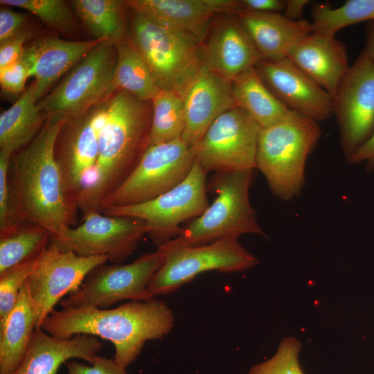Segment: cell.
<instances>
[{"instance_id": "27", "label": "cell", "mask_w": 374, "mask_h": 374, "mask_svg": "<svg viewBox=\"0 0 374 374\" xmlns=\"http://www.w3.org/2000/svg\"><path fill=\"white\" fill-rule=\"evenodd\" d=\"M231 89L235 106L245 111L261 127L278 122L291 111L271 92L255 66L237 75L231 81Z\"/></svg>"}, {"instance_id": "3", "label": "cell", "mask_w": 374, "mask_h": 374, "mask_svg": "<svg viewBox=\"0 0 374 374\" xmlns=\"http://www.w3.org/2000/svg\"><path fill=\"white\" fill-rule=\"evenodd\" d=\"M151 119L143 102L127 92L118 91L108 99L98 158L78 200L82 214L100 213L105 200L134 170L148 148Z\"/></svg>"}, {"instance_id": "11", "label": "cell", "mask_w": 374, "mask_h": 374, "mask_svg": "<svg viewBox=\"0 0 374 374\" xmlns=\"http://www.w3.org/2000/svg\"><path fill=\"white\" fill-rule=\"evenodd\" d=\"M165 259V253H145L134 262L101 265L93 269L75 291L60 301L63 307L107 309L123 300L149 301L154 298L149 283Z\"/></svg>"}, {"instance_id": "23", "label": "cell", "mask_w": 374, "mask_h": 374, "mask_svg": "<svg viewBox=\"0 0 374 374\" xmlns=\"http://www.w3.org/2000/svg\"><path fill=\"white\" fill-rule=\"evenodd\" d=\"M253 41L262 60L287 57L295 44L313 32L312 22L287 18L280 12L243 10L236 15Z\"/></svg>"}, {"instance_id": "40", "label": "cell", "mask_w": 374, "mask_h": 374, "mask_svg": "<svg viewBox=\"0 0 374 374\" xmlns=\"http://www.w3.org/2000/svg\"><path fill=\"white\" fill-rule=\"evenodd\" d=\"M25 16L6 6L0 9V44L19 35L25 21Z\"/></svg>"}, {"instance_id": "34", "label": "cell", "mask_w": 374, "mask_h": 374, "mask_svg": "<svg viewBox=\"0 0 374 374\" xmlns=\"http://www.w3.org/2000/svg\"><path fill=\"white\" fill-rule=\"evenodd\" d=\"M14 266L0 274V325L15 305L20 290L35 269L39 258Z\"/></svg>"}, {"instance_id": "32", "label": "cell", "mask_w": 374, "mask_h": 374, "mask_svg": "<svg viewBox=\"0 0 374 374\" xmlns=\"http://www.w3.org/2000/svg\"><path fill=\"white\" fill-rule=\"evenodd\" d=\"M311 15L313 32L335 35L346 26L374 21V0H348L338 8L316 3Z\"/></svg>"}, {"instance_id": "26", "label": "cell", "mask_w": 374, "mask_h": 374, "mask_svg": "<svg viewBox=\"0 0 374 374\" xmlns=\"http://www.w3.org/2000/svg\"><path fill=\"white\" fill-rule=\"evenodd\" d=\"M33 81L19 98L0 114V151L12 155L31 142L47 118L39 109Z\"/></svg>"}, {"instance_id": "19", "label": "cell", "mask_w": 374, "mask_h": 374, "mask_svg": "<svg viewBox=\"0 0 374 374\" xmlns=\"http://www.w3.org/2000/svg\"><path fill=\"white\" fill-rule=\"evenodd\" d=\"M185 127L181 139L197 147L213 122L235 106L231 81L205 66L183 98Z\"/></svg>"}, {"instance_id": "7", "label": "cell", "mask_w": 374, "mask_h": 374, "mask_svg": "<svg viewBox=\"0 0 374 374\" xmlns=\"http://www.w3.org/2000/svg\"><path fill=\"white\" fill-rule=\"evenodd\" d=\"M116 62L115 44L100 42L39 100V109L46 118L66 121L84 114L118 91L114 81Z\"/></svg>"}, {"instance_id": "31", "label": "cell", "mask_w": 374, "mask_h": 374, "mask_svg": "<svg viewBox=\"0 0 374 374\" xmlns=\"http://www.w3.org/2000/svg\"><path fill=\"white\" fill-rule=\"evenodd\" d=\"M151 101L153 109L148 146L181 137L185 127L182 98L160 89Z\"/></svg>"}, {"instance_id": "38", "label": "cell", "mask_w": 374, "mask_h": 374, "mask_svg": "<svg viewBox=\"0 0 374 374\" xmlns=\"http://www.w3.org/2000/svg\"><path fill=\"white\" fill-rule=\"evenodd\" d=\"M89 364L70 361L66 364L68 374H127L125 368L119 366L114 359L96 355Z\"/></svg>"}, {"instance_id": "10", "label": "cell", "mask_w": 374, "mask_h": 374, "mask_svg": "<svg viewBox=\"0 0 374 374\" xmlns=\"http://www.w3.org/2000/svg\"><path fill=\"white\" fill-rule=\"evenodd\" d=\"M157 248L164 251L165 259L148 285V290L154 296L172 293L206 271H241L259 262L233 237L201 246L170 250Z\"/></svg>"}, {"instance_id": "39", "label": "cell", "mask_w": 374, "mask_h": 374, "mask_svg": "<svg viewBox=\"0 0 374 374\" xmlns=\"http://www.w3.org/2000/svg\"><path fill=\"white\" fill-rule=\"evenodd\" d=\"M31 37V33L23 30L17 36L0 46V69L17 62L23 56L25 42Z\"/></svg>"}, {"instance_id": "29", "label": "cell", "mask_w": 374, "mask_h": 374, "mask_svg": "<svg viewBox=\"0 0 374 374\" xmlns=\"http://www.w3.org/2000/svg\"><path fill=\"white\" fill-rule=\"evenodd\" d=\"M73 9L95 39L114 44L125 39L123 3L117 0H75Z\"/></svg>"}, {"instance_id": "37", "label": "cell", "mask_w": 374, "mask_h": 374, "mask_svg": "<svg viewBox=\"0 0 374 374\" xmlns=\"http://www.w3.org/2000/svg\"><path fill=\"white\" fill-rule=\"evenodd\" d=\"M32 63L24 51L22 57L15 64L0 69V84L8 93H18L24 91L26 82L30 77Z\"/></svg>"}, {"instance_id": "18", "label": "cell", "mask_w": 374, "mask_h": 374, "mask_svg": "<svg viewBox=\"0 0 374 374\" xmlns=\"http://www.w3.org/2000/svg\"><path fill=\"white\" fill-rule=\"evenodd\" d=\"M125 3L155 24L187 34L202 44L216 15H236L244 10L241 0H129Z\"/></svg>"}, {"instance_id": "21", "label": "cell", "mask_w": 374, "mask_h": 374, "mask_svg": "<svg viewBox=\"0 0 374 374\" xmlns=\"http://www.w3.org/2000/svg\"><path fill=\"white\" fill-rule=\"evenodd\" d=\"M287 57L332 98L350 67L345 44L335 35L315 32L298 42Z\"/></svg>"}, {"instance_id": "2", "label": "cell", "mask_w": 374, "mask_h": 374, "mask_svg": "<svg viewBox=\"0 0 374 374\" xmlns=\"http://www.w3.org/2000/svg\"><path fill=\"white\" fill-rule=\"evenodd\" d=\"M173 326L171 310L165 301L154 298L112 309L63 307L53 310L41 328L61 339L87 334L108 340L114 346V360L126 368L136 359L145 341L161 339Z\"/></svg>"}, {"instance_id": "16", "label": "cell", "mask_w": 374, "mask_h": 374, "mask_svg": "<svg viewBox=\"0 0 374 374\" xmlns=\"http://www.w3.org/2000/svg\"><path fill=\"white\" fill-rule=\"evenodd\" d=\"M108 99L81 116L66 121L56 141L55 157L64 188L68 198L77 208L84 181L98 158V134Z\"/></svg>"}, {"instance_id": "20", "label": "cell", "mask_w": 374, "mask_h": 374, "mask_svg": "<svg viewBox=\"0 0 374 374\" xmlns=\"http://www.w3.org/2000/svg\"><path fill=\"white\" fill-rule=\"evenodd\" d=\"M231 15L213 28L204 45V66L230 81L262 60L237 16Z\"/></svg>"}, {"instance_id": "33", "label": "cell", "mask_w": 374, "mask_h": 374, "mask_svg": "<svg viewBox=\"0 0 374 374\" xmlns=\"http://www.w3.org/2000/svg\"><path fill=\"white\" fill-rule=\"evenodd\" d=\"M0 3L27 10L46 25L63 32L70 31L75 25L73 13L62 0H1Z\"/></svg>"}, {"instance_id": "17", "label": "cell", "mask_w": 374, "mask_h": 374, "mask_svg": "<svg viewBox=\"0 0 374 374\" xmlns=\"http://www.w3.org/2000/svg\"><path fill=\"white\" fill-rule=\"evenodd\" d=\"M255 68L271 92L289 110L317 123L333 114V98L288 57L260 60Z\"/></svg>"}, {"instance_id": "13", "label": "cell", "mask_w": 374, "mask_h": 374, "mask_svg": "<svg viewBox=\"0 0 374 374\" xmlns=\"http://www.w3.org/2000/svg\"><path fill=\"white\" fill-rule=\"evenodd\" d=\"M261 127L234 106L210 125L197 146L196 159L208 172L253 170Z\"/></svg>"}, {"instance_id": "35", "label": "cell", "mask_w": 374, "mask_h": 374, "mask_svg": "<svg viewBox=\"0 0 374 374\" xmlns=\"http://www.w3.org/2000/svg\"><path fill=\"white\" fill-rule=\"evenodd\" d=\"M301 350L296 337H284L274 356L251 366L248 374H305L299 362Z\"/></svg>"}, {"instance_id": "42", "label": "cell", "mask_w": 374, "mask_h": 374, "mask_svg": "<svg viewBox=\"0 0 374 374\" xmlns=\"http://www.w3.org/2000/svg\"><path fill=\"white\" fill-rule=\"evenodd\" d=\"M243 9L259 12H280L285 9V1L241 0Z\"/></svg>"}, {"instance_id": "41", "label": "cell", "mask_w": 374, "mask_h": 374, "mask_svg": "<svg viewBox=\"0 0 374 374\" xmlns=\"http://www.w3.org/2000/svg\"><path fill=\"white\" fill-rule=\"evenodd\" d=\"M348 161L359 163L367 161V170L371 171L374 168V131L371 136L349 157Z\"/></svg>"}, {"instance_id": "43", "label": "cell", "mask_w": 374, "mask_h": 374, "mask_svg": "<svg viewBox=\"0 0 374 374\" xmlns=\"http://www.w3.org/2000/svg\"><path fill=\"white\" fill-rule=\"evenodd\" d=\"M308 3V0L285 1L283 15L287 18L294 21L302 19L303 10Z\"/></svg>"}, {"instance_id": "14", "label": "cell", "mask_w": 374, "mask_h": 374, "mask_svg": "<svg viewBox=\"0 0 374 374\" xmlns=\"http://www.w3.org/2000/svg\"><path fill=\"white\" fill-rule=\"evenodd\" d=\"M332 98L341 148L348 157L374 131V62L360 53Z\"/></svg>"}, {"instance_id": "44", "label": "cell", "mask_w": 374, "mask_h": 374, "mask_svg": "<svg viewBox=\"0 0 374 374\" xmlns=\"http://www.w3.org/2000/svg\"><path fill=\"white\" fill-rule=\"evenodd\" d=\"M366 44L361 54L374 62V21H369L366 29Z\"/></svg>"}, {"instance_id": "24", "label": "cell", "mask_w": 374, "mask_h": 374, "mask_svg": "<svg viewBox=\"0 0 374 374\" xmlns=\"http://www.w3.org/2000/svg\"><path fill=\"white\" fill-rule=\"evenodd\" d=\"M101 42L98 39L69 41L50 37L25 49L31 63L30 77L35 78L37 101L42 100L52 86Z\"/></svg>"}, {"instance_id": "36", "label": "cell", "mask_w": 374, "mask_h": 374, "mask_svg": "<svg viewBox=\"0 0 374 374\" xmlns=\"http://www.w3.org/2000/svg\"><path fill=\"white\" fill-rule=\"evenodd\" d=\"M12 155L0 151V236L15 231L17 226L13 222L8 182V173Z\"/></svg>"}, {"instance_id": "6", "label": "cell", "mask_w": 374, "mask_h": 374, "mask_svg": "<svg viewBox=\"0 0 374 374\" xmlns=\"http://www.w3.org/2000/svg\"><path fill=\"white\" fill-rule=\"evenodd\" d=\"M132 35L159 89L183 98L204 66V44L134 11Z\"/></svg>"}, {"instance_id": "8", "label": "cell", "mask_w": 374, "mask_h": 374, "mask_svg": "<svg viewBox=\"0 0 374 374\" xmlns=\"http://www.w3.org/2000/svg\"><path fill=\"white\" fill-rule=\"evenodd\" d=\"M197 147L181 137L148 146L134 170L103 203L100 213L143 203L168 192L190 173Z\"/></svg>"}, {"instance_id": "9", "label": "cell", "mask_w": 374, "mask_h": 374, "mask_svg": "<svg viewBox=\"0 0 374 374\" xmlns=\"http://www.w3.org/2000/svg\"><path fill=\"white\" fill-rule=\"evenodd\" d=\"M206 174L196 159L186 178L168 192L141 204L110 208L102 213L145 221L148 235L158 247L181 233V222L200 216L208 207Z\"/></svg>"}, {"instance_id": "12", "label": "cell", "mask_w": 374, "mask_h": 374, "mask_svg": "<svg viewBox=\"0 0 374 374\" xmlns=\"http://www.w3.org/2000/svg\"><path fill=\"white\" fill-rule=\"evenodd\" d=\"M148 233V227L142 220L89 211L83 214L78 226L51 237L50 244L78 256H105L111 262L120 264L134 253Z\"/></svg>"}, {"instance_id": "28", "label": "cell", "mask_w": 374, "mask_h": 374, "mask_svg": "<svg viewBox=\"0 0 374 374\" xmlns=\"http://www.w3.org/2000/svg\"><path fill=\"white\" fill-rule=\"evenodd\" d=\"M115 46L117 62L114 81L117 90L143 102L152 100L160 89L139 51L132 42L125 39Z\"/></svg>"}, {"instance_id": "1", "label": "cell", "mask_w": 374, "mask_h": 374, "mask_svg": "<svg viewBox=\"0 0 374 374\" xmlns=\"http://www.w3.org/2000/svg\"><path fill=\"white\" fill-rule=\"evenodd\" d=\"M66 121L48 117L38 134L11 157L8 182L14 224H35L52 237L73 227L78 208L68 198L55 157Z\"/></svg>"}, {"instance_id": "4", "label": "cell", "mask_w": 374, "mask_h": 374, "mask_svg": "<svg viewBox=\"0 0 374 374\" xmlns=\"http://www.w3.org/2000/svg\"><path fill=\"white\" fill-rule=\"evenodd\" d=\"M320 135L317 121L293 111L260 128L256 168L265 175L276 196L290 200L299 194L307 157Z\"/></svg>"}, {"instance_id": "30", "label": "cell", "mask_w": 374, "mask_h": 374, "mask_svg": "<svg viewBox=\"0 0 374 374\" xmlns=\"http://www.w3.org/2000/svg\"><path fill=\"white\" fill-rule=\"evenodd\" d=\"M52 235L35 224H22L12 233L0 236V274L37 258L48 247Z\"/></svg>"}, {"instance_id": "15", "label": "cell", "mask_w": 374, "mask_h": 374, "mask_svg": "<svg viewBox=\"0 0 374 374\" xmlns=\"http://www.w3.org/2000/svg\"><path fill=\"white\" fill-rule=\"evenodd\" d=\"M107 261L105 256H78L50 244L27 280L36 313V328H41L64 296L78 289L93 269Z\"/></svg>"}, {"instance_id": "25", "label": "cell", "mask_w": 374, "mask_h": 374, "mask_svg": "<svg viewBox=\"0 0 374 374\" xmlns=\"http://www.w3.org/2000/svg\"><path fill=\"white\" fill-rule=\"evenodd\" d=\"M27 280L15 305L0 325V374L16 371L36 328V313Z\"/></svg>"}, {"instance_id": "5", "label": "cell", "mask_w": 374, "mask_h": 374, "mask_svg": "<svg viewBox=\"0 0 374 374\" xmlns=\"http://www.w3.org/2000/svg\"><path fill=\"white\" fill-rule=\"evenodd\" d=\"M252 171L215 173L209 185L217 193L215 201L178 236L158 247L170 250L201 246L244 233L265 235L249 202Z\"/></svg>"}, {"instance_id": "22", "label": "cell", "mask_w": 374, "mask_h": 374, "mask_svg": "<svg viewBox=\"0 0 374 374\" xmlns=\"http://www.w3.org/2000/svg\"><path fill=\"white\" fill-rule=\"evenodd\" d=\"M102 348V342L93 335L78 334L61 339L35 328L26 355L13 374H56L70 359L91 364Z\"/></svg>"}]
</instances>
